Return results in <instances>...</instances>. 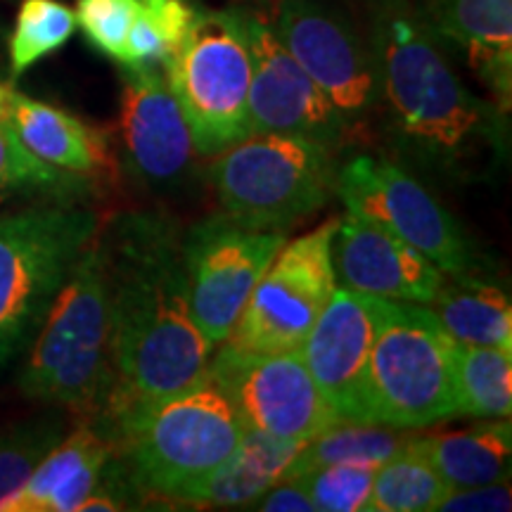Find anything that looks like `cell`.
Returning a JSON list of instances; mask_svg holds the SVG:
<instances>
[{"label": "cell", "instance_id": "obj_29", "mask_svg": "<svg viewBox=\"0 0 512 512\" xmlns=\"http://www.w3.org/2000/svg\"><path fill=\"white\" fill-rule=\"evenodd\" d=\"M86 178L55 169L31 155L8 121H0V202L15 195L69 197L86 190Z\"/></svg>", "mask_w": 512, "mask_h": 512}, {"label": "cell", "instance_id": "obj_30", "mask_svg": "<svg viewBox=\"0 0 512 512\" xmlns=\"http://www.w3.org/2000/svg\"><path fill=\"white\" fill-rule=\"evenodd\" d=\"M375 470L366 465H325L297 479L311 496L316 512H370Z\"/></svg>", "mask_w": 512, "mask_h": 512}, {"label": "cell", "instance_id": "obj_12", "mask_svg": "<svg viewBox=\"0 0 512 512\" xmlns=\"http://www.w3.org/2000/svg\"><path fill=\"white\" fill-rule=\"evenodd\" d=\"M273 29L299 67L316 81L347 126L380 110L373 48L342 10L325 0H278Z\"/></svg>", "mask_w": 512, "mask_h": 512}, {"label": "cell", "instance_id": "obj_33", "mask_svg": "<svg viewBox=\"0 0 512 512\" xmlns=\"http://www.w3.org/2000/svg\"><path fill=\"white\" fill-rule=\"evenodd\" d=\"M249 508L261 512H316L311 496L306 494V489L297 477L280 479L266 494L256 498Z\"/></svg>", "mask_w": 512, "mask_h": 512}, {"label": "cell", "instance_id": "obj_14", "mask_svg": "<svg viewBox=\"0 0 512 512\" xmlns=\"http://www.w3.org/2000/svg\"><path fill=\"white\" fill-rule=\"evenodd\" d=\"M252 55L249 83V126L252 133H294L335 147L347 138L349 126L316 81L287 53L271 17L242 10Z\"/></svg>", "mask_w": 512, "mask_h": 512}, {"label": "cell", "instance_id": "obj_31", "mask_svg": "<svg viewBox=\"0 0 512 512\" xmlns=\"http://www.w3.org/2000/svg\"><path fill=\"white\" fill-rule=\"evenodd\" d=\"M136 12L138 0H76L74 17L88 43L121 64Z\"/></svg>", "mask_w": 512, "mask_h": 512}, {"label": "cell", "instance_id": "obj_26", "mask_svg": "<svg viewBox=\"0 0 512 512\" xmlns=\"http://www.w3.org/2000/svg\"><path fill=\"white\" fill-rule=\"evenodd\" d=\"M448 486L430 460L408 446L375 470L370 512H432L448 494Z\"/></svg>", "mask_w": 512, "mask_h": 512}, {"label": "cell", "instance_id": "obj_13", "mask_svg": "<svg viewBox=\"0 0 512 512\" xmlns=\"http://www.w3.org/2000/svg\"><path fill=\"white\" fill-rule=\"evenodd\" d=\"M247 427L280 439L309 441L342 420L323 399L297 351H240L219 344L207 370Z\"/></svg>", "mask_w": 512, "mask_h": 512}, {"label": "cell", "instance_id": "obj_20", "mask_svg": "<svg viewBox=\"0 0 512 512\" xmlns=\"http://www.w3.org/2000/svg\"><path fill=\"white\" fill-rule=\"evenodd\" d=\"M110 458L112 441L86 418L41 460L5 512H76L95 491Z\"/></svg>", "mask_w": 512, "mask_h": 512}, {"label": "cell", "instance_id": "obj_34", "mask_svg": "<svg viewBox=\"0 0 512 512\" xmlns=\"http://www.w3.org/2000/svg\"><path fill=\"white\" fill-rule=\"evenodd\" d=\"M15 88L8 86V83L0 81V121L8 119V110H10V98Z\"/></svg>", "mask_w": 512, "mask_h": 512}, {"label": "cell", "instance_id": "obj_32", "mask_svg": "<svg viewBox=\"0 0 512 512\" xmlns=\"http://www.w3.org/2000/svg\"><path fill=\"white\" fill-rule=\"evenodd\" d=\"M512 508L508 482L482 486H451L439 510L446 512H501Z\"/></svg>", "mask_w": 512, "mask_h": 512}, {"label": "cell", "instance_id": "obj_9", "mask_svg": "<svg viewBox=\"0 0 512 512\" xmlns=\"http://www.w3.org/2000/svg\"><path fill=\"white\" fill-rule=\"evenodd\" d=\"M335 195L349 214L425 254L444 275L475 273L482 259L458 221L399 164L356 155L337 169Z\"/></svg>", "mask_w": 512, "mask_h": 512}, {"label": "cell", "instance_id": "obj_27", "mask_svg": "<svg viewBox=\"0 0 512 512\" xmlns=\"http://www.w3.org/2000/svg\"><path fill=\"white\" fill-rule=\"evenodd\" d=\"M74 31V10L60 0H22L8 46L12 76H22L43 57L60 50Z\"/></svg>", "mask_w": 512, "mask_h": 512}, {"label": "cell", "instance_id": "obj_19", "mask_svg": "<svg viewBox=\"0 0 512 512\" xmlns=\"http://www.w3.org/2000/svg\"><path fill=\"white\" fill-rule=\"evenodd\" d=\"M8 124L31 155L81 178L110 176L117 169L110 133L74 114L12 91Z\"/></svg>", "mask_w": 512, "mask_h": 512}, {"label": "cell", "instance_id": "obj_6", "mask_svg": "<svg viewBox=\"0 0 512 512\" xmlns=\"http://www.w3.org/2000/svg\"><path fill=\"white\" fill-rule=\"evenodd\" d=\"M456 415V339L425 304L392 302L368 358L363 422L420 430Z\"/></svg>", "mask_w": 512, "mask_h": 512}, {"label": "cell", "instance_id": "obj_23", "mask_svg": "<svg viewBox=\"0 0 512 512\" xmlns=\"http://www.w3.org/2000/svg\"><path fill=\"white\" fill-rule=\"evenodd\" d=\"M456 342L512 349V306L508 292L475 273L448 275L425 304Z\"/></svg>", "mask_w": 512, "mask_h": 512}, {"label": "cell", "instance_id": "obj_17", "mask_svg": "<svg viewBox=\"0 0 512 512\" xmlns=\"http://www.w3.org/2000/svg\"><path fill=\"white\" fill-rule=\"evenodd\" d=\"M332 264L337 285L389 302L427 304L444 283V273L425 254L349 211L337 219Z\"/></svg>", "mask_w": 512, "mask_h": 512}, {"label": "cell", "instance_id": "obj_5", "mask_svg": "<svg viewBox=\"0 0 512 512\" xmlns=\"http://www.w3.org/2000/svg\"><path fill=\"white\" fill-rule=\"evenodd\" d=\"M335 150L294 133H249L214 155L209 181L223 214L254 230H287L335 195Z\"/></svg>", "mask_w": 512, "mask_h": 512}, {"label": "cell", "instance_id": "obj_3", "mask_svg": "<svg viewBox=\"0 0 512 512\" xmlns=\"http://www.w3.org/2000/svg\"><path fill=\"white\" fill-rule=\"evenodd\" d=\"M112 441L110 467L136 498H174L221 465L245 420L204 373L188 387L93 420Z\"/></svg>", "mask_w": 512, "mask_h": 512}, {"label": "cell", "instance_id": "obj_28", "mask_svg": "<svg viewBox=\"0 0 512 512\" xmlns=\"http://www.w3.org/2000/svg\"><path fill=\"white\" fill-rule=\"evenodd\" d=\"M64 434L67 427L57 413L19 422L0 434V512H5L10 498L27 484L41 460L60 444Z\"/></svg>", "mask_w": 512, "mask_h": 512}, {"label": "cell", "instance_id": "obj_8", "mask_svg": "<svg viewBox=\"0 0 512 512\" xmlns=\"http://www.w3.org/2000/svg\"><path fill=\"white\" fill-rule=\"evenodd\" d=\"M164 76L200 157L219 155L252 133V55L242 10L197 12L188 34L164 60Z\"/></svg>", "mask_w": 512, "mask_h": 512}, {"label": "cell", "instance_id": "obj_16", "mask_svg": "<svg viewBox=\"0 0 512 512\" xmlns=\"http://www.w3.org/2000/svg\"><path fill=\"white\" fill-rule=\"evenodd\" d=\"M389 311V299L337 285L299 347L320 394L342 420L363 422L368 358Z\"/></svg>", "mask_w": 512, "mask_h": 512}, {"label": "cell", "instance_id": "obj_4", "mask_svg": "<svg viewBox=\"0 0 512 512\" xmlns=\"http://www.w3.org/2000/svg\"><path fill=\"white\" fill-rule=\"evenodd\" d=\"M19 373V389L95 418L112 389L110 278L100 233L79 256L43 318Z\"/></svg>", "mask_w": 512, "mask_h": 512}, {"label": "cell", "instance_id": "obj_15", "mask_svg": "<svg viewBox=\"0 0 512 512\" xmlns=\"http://www.w3.org/2000/svg\"><path fill=\"white\" fill-rule=\"evenodd\" d=\"M119 140L126 169L145 188L181 190L195 174L197 152L188 119L155 64L124 67Z\"/></svg>", "mask_w": 512, "mask_h": 512}, {"label": "cell", "instance_id": "obj_7", "mask_svg": "<svg viewBox=\"0 0 512 512\" xmlns=\"http://www.w3.org/2000/svg\"><path fill=\"white\" fill-rule=\"evenodd\" d=\"M100 233V216L74 204L0 216V363L34 337L79 256Z\"/></svg>", "mask_w": 512, "mask_h": 512}, {"label": "cell", "instance_id": "obj_25", "mask_svg": "<svg viewBox=\"0 0 512 512\" xmlns=\"http://www.w3.org/2000/svg\"><path fill=\"white\" fill-rule=\"evenodd\" d=\"M460 413L477 418H510L512 349L456 342Z\"/></svg>", "mask_w": 512, "mask_h": 512}, {"label": "cell", "instance_id": "obj_21", "mask_svg": "<svg viewBox=\"0 0 512 512\" xmlns=\"http://www.w3.org/2000/svg\"><path fill=\"white\" fill-rule=\"evenodd\" d=\"M306 441L280 439L254 427H245L233 453L207 475L195 479L174 501L209 508H249L273 484L285 479Z\"/></svg>", "mask_w": 512, "mask_h": 512}, {"label": "cell", "instance_id": "obj_11", "mask_svg": "<svg viewBox=\"0 0 512 512\" xmlns=\"http://www.w3.org/2000/svg\"><path fill=\"white\" fill-rule=\"evenodd\" d=\"M287 242V230H254L228 214L197 221L183 235L190 311L211 347L226 342L254 285Z\"/></svg>", "mask_w": 512, "mask_h": 512}, {"label": "cell", "instance_id": "obj_22", "mask_svg": "<svg viewBox=\"0 0 512 512\" xmlns=\"http://www.w3.org/2000/svg\"><path fill=\"white\" fill-rule=\"evenodd\" d=\"M411 446L430 460L448 486H482L508 482L512 427L508 418L460 432L413 434Z\"/></svg>", "mask_w": 512, "mask_h": 512}, {"label": "cell", "instance_id": "obj_2", "mask_svg": "<svg viewBox=\"0 0 512 512\" xmlns=\"http://www.w3.org/2000/svg\"><path fill=\"white\" fill-rule=\"evenodd\" d=\"M110 278L112 389L100 420L200 380L214 347L190 311L183 233L159 211H136L100 233Z\"/></svg>", "mask_w": 512, "mask_h": 512}, {"label": "cell", "instance_id": "obj_1", "mask_svg": "<svg viewBox=\"0 0 512 512\" xmlns=\"http://www.w3.org/2000/svg\"><path fill=\"white\" fill-rule=\"evenodd\" d=\"M380 107L396 150L448 183L486 181L508 157L505 114L460 79L411 0H366Z\"/></svg>", "mask_w": 512, "mask_h": 512}, {"label": "cell", "instance_id": "obj_10", "mask_svg": "<svg viewBox=\"0 0 512 512\" xmlns=\"http://www.w3.org/2000/svg\"><path fill=\"white\" fill-rule=\"evenodd\" d=\"M337 219L285 242L249 294L226 347L240 351H297L337 287L332 238Z\"/></svg>", "mask_w": 512, "mask_h": 512}, {"label": "cell", "instance_id": "obj_18", "mask_svg": "<svg viewBox=\"0 0 512 512\" xmlns=\"http://www.w3.org/2000/svg\"><path fill=\"white\" fill-rule=\"evenodd\" d=\"M430 27L456 46L496 107L512 102V0H430Z\"/></svg>", "mask_w": 512, "mask_h": 512}, {"label": "cell", "instance_id": "obj_24", "mask_svg": "<svg viewBox=\"0 0 512 512\" xmlns=\"http://www.w3.org/2000/svg\"><path fill=\"white\" fill-rule=\"evenodd\" d=\"M413 434L408 430L375 422L337 420L328 430L304 444L299 456L287 470L285 479L299 477L304 472L325 465H366L380 467L389 458L399 456L411 446Z\"/></svg>", "mask_w": 512, "mask_h": 512}]
</instances>
